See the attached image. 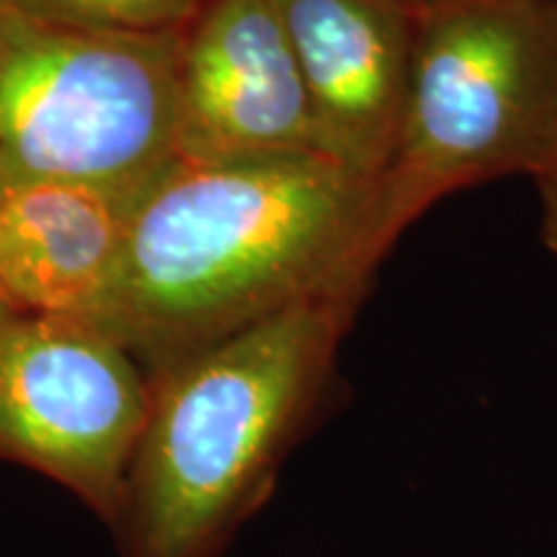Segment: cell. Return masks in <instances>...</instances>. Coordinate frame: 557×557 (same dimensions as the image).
Returning <instances> with one entry per match:
<instances>
[{
  "label": "cell",
  "instance_id": "1",
  "mask_svg": "<svg viewBox=\"0 0 557 557\" xmlns=\"http://www.w3.org/2000/svg\"><path fill=\"white\" fill-rule=\"evenodd\" d=\"M385 256L380 178L323 156L176 158L132 199L88 323L150 374L292 305L367 295Z\"/></svg>",
  "mask_w": 557,
  "mask_h": 557
},
{
  "label": "cell",
  "instance_id": "2",
  "mask_svg": "<svg viewBox=\"0 0 557 557\" xmlns=\"http://www.w3.org/2000/svg\"><path fill=\"white\" fill-rule=\"evenodd\" d=\"M364 295L292 305L150 372L120 519L122 557H222L329 398Z\"/></svg>",
  "mask_w": 557,
  "mask_h": 557
},
{
  "label": "cell",
  "instance_id": "3",
  "mask_svg": "<svg viewBox=\"0 0 557 557\" xmlns=\"http://www.w3.org/2000/svg\"><path fill=\"white\" fill-rule=\"evenodd\" d=\"M557 143V11L442 0L418 11L398 148L380 178L387 250L447 194L537 176Z\"/></svg>",
  "mask_w": 557,
  "mask_h": 557
},
{
  "label": "cell",
  "instance_id": "4",
  "mask_svg": "<svg viewBox=\"0 0 557 557\" xmlns=\"http://www.w3.org/2000/svg\"><path fill=\"white\" fill-rule=\"evenodd\" d=\"M0 191L73 184L135 199L176 160L181 32L111 34L0 13Z\"/></svg>",
  "mask_w": 557,
  "mask_h": 557
},
{
  "label": "cell",
  "instance_id": "5",
  "mask_svg": "<svg viewBox=\"0 0 557 557\" xmlns=\"http://www.w3.org/2000/svg\"><path fill=\"white\" fill-rule=\"evenodd\" d=\"M150 395L148 369L94 323L0 299V462L50 478L109 529Z\"/></svg>",
  "mask_w": 557,
  "mask_h": 557
},
{
  "label": "cell",
  "instance_id": "6",
  "mask_svg": "<svg viewBox=\"0 0 557 557\" xmlns=\"http://www.w3.org/2000/svg\"><path fill=\"white\" fill-rule=\"evenodd\" d=\"M176 156L201 163L320 156L276 0H207L181 29Z\"/></svg>",
  "mask_w": 557,
  "mask_h": 557
},
{
  "label": "cell",
  "instance_id": "7",
  "mask_svg": "<svg viewBox=\"0 0 557 557\" xmlns=\"http://www.w3.org/2000/svg\"><path fill=\"white\" fill-rule=\"evenodd\" d=\"M320 156L382 178L398 148L413 67L410 0H276Z\"/></svg>",
  "mask_w": 557,
  "mask_h": 557
},
{
  "label": "cell",
  "instance_id": "8",
  "mask_svg": "<svg viewBox=\"0 0 557 557\" xmlns=\"http://www.w3.org/2000/svg\"><path fill=\"white\" fill-rule=\"evenodd\" d=\"M129 205L73 184L0 191V299L94 320L120 261Z\"/></svg>",
  "mask_w": 557,
  "mask_h": 557
},
{
  "label": "cell",
  "instance_id": "9",
  "mask_svg": "<svg viewBox=\"0 0 557 557\" xmlns=\"http://www.w3.org/2000/svg\"><path fill=\"white\" fill-rule=\"evenodd\" d=\"M207 0H0V13L39 26L111 34H169L191 24Z\"/></svg>",
  "mask_w": 557,
  "mask_h": 557
},
{
  "label": "cell",
  "instance_id": "10",
  "mask_svg": "<svg viewBox=\"0 0 557 557\" xmlns=\"http://www.w3.org/2000/svg\"><path fill=\"white\" fill-rule=\"evenodd\" d=\"M534 186L540 191V205H542V240L549 253L557 259V143L545 165L537 171V176H532Z\"/></svg>",
  "mask_w": 557,
  "mask_h": 557
},
{
  "label": "cell",
  "instance_id": "11",
  "mask_svg": "<svg viewBox=\"0 0 557 557\" xmlns=\"http://www.w3.org/2000/svg\"><path fill=\"white\" fill-rule=\"evenodd\" d=\"M410 3H413L416 11H423V9H429V5L442 3V0H410Z\"/></svg>",
  "mask_w": 557,
  "mask_h": 557
},
{
  "label": "cell",
  "instance_id": "12",
  "mask_svg": "<svg viewBox=\"0 0 557 557\" xmlns=\"http://www.w3.org/2000/svg\"><path fill=\"white\" fill-rule=\"evenodd\" d=\"M0 52H3V32H0Z\"/></svg>",
  "mask_w": 557,
  "mask_h": 557
}]
</instances>
